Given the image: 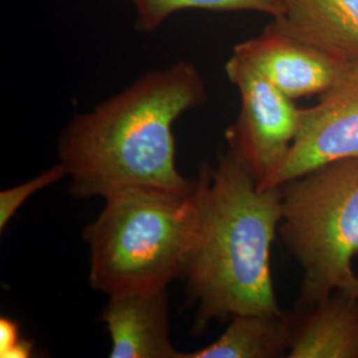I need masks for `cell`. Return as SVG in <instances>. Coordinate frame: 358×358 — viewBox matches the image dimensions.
Segmentation results:
<instances>
[{
  "mask_svg": "<svg viewBox=\"0 0 358 358\" xmlns=\"http://www.w3.org/2000/svg\"><path fill=\"white\" fill-rule=\"evenodd\" d=\"M271 23L345 64L358 63V0H282Z\"/></svg>",
  "mask_w": 358,
  "mask_h": 358,
  "instance_id": "30bf717a",
  "label": "cell"
},
{
  "mask_svg": "<svg viewBox=\"0 0 358 358\" xmlns=\"http://www.w3.org/2000/svg\"><path fill=\"white\" fill-rule=\"evenodd\" d=\"M103 201L83 231L92 289L109 297L166 289L180 279L196 222L195 187L189 194L131 187Z\"/></svg>",
  "mask_w": 358,
  "mask_h": 358,
  "instance_id": "3957f363",
  "label": "cell"
},
{
  "mask_svg": "<svg viewBox=\"0 0 358 358\" xmlns=\"http://www.w3.org/2000/svg\"><path fill=\"white\" fill-rule=\"evenodd\" d=\"M294 316L282 310L239 313L213 344L185 353V358L288 357Z\"/></svg>",
  "mask_w": 358,
  "mask_h": 358,
  "instance_id": "8fae6325",
  "label": "cell"
},
{
  "mask_svg": "<svg viewBox=\"0 0 358 358\" xmlns=\"http://www.w3.org/2000/svg\"><path fill=\"white\" fill-rule=\"evenodd\" d=\"M208 99L196 65L177 62L150 71L115 96L77 115L57 143L68 192L77 199L112 195L131 187L189 194L195 179L177 167L174 124Z\"/></svg>",
  "mask_w": 358,
  "mask_h": 358,
  "instance_id": "6da1fadb",
  "label": "cell"
},
{
  "mask_svg": "<svg viewBox=\"0 0 358 358\" xmlns=\"http://www.w3.org/2000/svg\"><path fill=\"white\" fill-rule=\"evenodd\" d=\"M137 11L136 28L140 32H153L173 13L183 10H205L214 13L254 11L273 19L284 13L282 0H130Z\"/></svg>",
  "mask_w": 358,
  "mask_h": 358,
  "instance_id": "7c38bea8",
  "label": "cell"
},
{
  "mask_svg": "<svg viewBox=\"0 0 358 358\" xmlns=\"http://www.w3.org/2000/svg\"><path fill=\"white\" fill-rule=\"evenodd\" d=\"M66 179L64 165H56L44 170L36 177L28 179L17 186L0 192V231L4 230L16 213L24 206L27 201L36 192H41L52 185Z\"/></svg>",
  "mask_w": 358,
  "mask_h": 358,
  "instance_id": "4fadbf2b",
  "label": "cell"
},
{
  "mask_svg": "<svg viewBox=\"0 0 358 358\" xmlns=\"http://www.w3.org/2000/svg\"><path fill=\"white\" fill-rule=\"evenodd\" d=\"M353 157H358V63L346 68L319 103L303 109L289 152L259 189L280 187L316 167Z\"/></svg>",
  "mask_w": 358,
  "mask_h": 358,
  "instance_id": "8992f818",
  "label": "cell"
},
{
  "mask_svg": "<svg viewBox=\"0 0 358 358\" xmlns=\"http://www.w3.org/2000/svg\"><path fill=\"white\" fill-rule=\"evenodd\" d=\"M224 71L241 96V112L226 133L227 143L260 187L289 152L303 109L234 53Z\"/></svg>",
  "mask_w": 358,
  "mask_h": 358,
  "instance_id": "5b68a950",
  "label": "cell"
},
{
  "mask_svg": "<svg viewBox=\"0 0 358 358\" xmlns=\"http://www.w3.org/2000/svg\"><path fill=\"white\" fill-rule=\"evenodd\" d=\"M289 358H358V299L336 289L294 316Z\"/></svg>",
  "mask_w": 358,
  "mask_h": 358,
  "instance_id": "9c48e42d",
  "label": "cell"
},
{
  "mask_svg": "<svg viewBox=\"0 0 358 358\" xmlns=\"http://www.w3.org/2000/svg\"><path fill=\"white\" fill-rule=\"evenodd\" d=\"M232 53L252 65L292 100L321 96L332 88L350 65L272 24L259 36L236 44Z\"/></svg>",
  "mask_w": 358,
  "mask_h": 358,
  "instance_id": "52a82bcc",
  "label": "cell"
},
{
  "mask_svg": "<svg viewBox=\"0 0 358 358\" xmlns=\"http://www.w3.org/2000/svg\"><path fill=\"white\" fill-rule=\"evenodd\" d=\"M280 192L279 235L303 271L297 307L348 289L357 278L358 157L316 167Z\"/></svg>",
  "mask_w": 358,
  "mask_h": 358,
  "instance_id": "277c9868",
  "label": "cell"
},
{
  "mask_svg": "<svg viewBox=\"0 0 358 358\" xmlns=\"http://www.w3.org/2000/svg\"><path fill=\"white\" fill-rule=\"evenodd\" d=\"M345 291H348L349 294H353V296H356L358 299V276L352 282V284L349 285V288L345 289Z\"/></svg>",
  "mask_w": 358,
  "mask_h": 358,
  "instance_id": "9a60e30c",
  "label": "cell"
},
{
  "mask_svg": "<svg viewBox=\"0 0 358 358\" xmlns=\"http://www.w3.org/2000/svg\"><path fill=\"white\" fill-rule=\"evenodd\" d=\"M196 222L180 279L196 307L192 332L239 313L282 310L271 250L282 220L280 187L260 190L227 148L195 183Z\"/></svg>",
  "mask_w": 358,
  "mask_h": 358,
  "instance_id": "7a4b0ae2",
  "label": "cell"
},
{
  "mask_svg": "<svg viewBox=\"0 0 358 358\" xmlns=\"http://www.w3.org/2000/svg\"><path fill=\"white\" fill-rule=\"evenodd\" d=\"M166 289L109 296L101 310L110 358H185L170 338Z\"/></svg>",
  "mask_w": 358,
  "mask_h": 358,
  "instance_id": "ba28073f",
  "label": "cell"
},
{
  "mask_svg": "<svg viewBox=\"0 0 358 358\" xmlns=\"http://www.w3.org/2000/svg\"><path fill=\"white\" fill-rule=\"evenodd\" d=\"M35 353V343L22 336L17 321L0 317V357L29 358Z\"/></svg>",
  "mask_w": 358,
  "mask_h": 358,
  "instance_id": "5bb4252c",
  "label": "cell"
}]
</instances>
